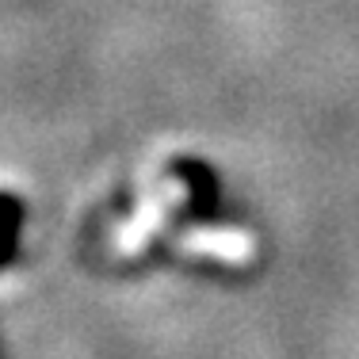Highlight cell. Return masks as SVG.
I'll use <instances>...</instances> for the list:
<instances>
[{
  "label": "cell",
  "instance_id": "2",
  "mask_svg": "<svg viewBox=\"0 0 359 359\" xmlns=\"http://www.w3.org/2000/svg\"><path fill=\"white\" fill-rule=\"evenodd\" d=\"M172 252L180 256H195V260H215L226 268H249L256 260V233L245 226H184L180 233L168 237Z\"/></svg>",
  "mask_w": 359,
  "mask_h": 359
},
{
  "label": "cell",
  "instance_id": "1",
  "mask_svg": "<svg viewBox=\"0 0 359 359\" xmlns=\"http://www.w3.org/2000/svg\"><path fill=\"white\" fill-rule=\"evenodd\" d=\"M187 199H191L187 176H180V172L157 176L138 195V203H134L130 215L118 222V226H111L107 252L115 256V260H134V256H142L145 249H149L153 237L165 229V222L172 218L180 207H187Z\"/></svg>",
  "mask_w": 359,
  "mask_h": 359
}]
</instances>
